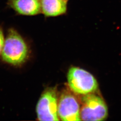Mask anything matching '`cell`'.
Here are the masks:
<instances>
[{"instance_id": "9c48e42d", "label": "cell", "mask_w": 121, "mask_h": 121, "mask_svg": "<svg viewBox=\"0 0 121 121\" xmlns=\"http://www.w3.org/2000/svg\"><path fill=\"white\" fill-rule=\"evenodd\" d=\"M64 0V1H66V2H67V1H68V0Z\"/></svg>"}, {"instance_id": "52a82bcc", "label": "cell", "mask_w": 121, "mask_h": 121, "mask_svg": "<svg viewBox=\"0 0 121 121\" xmlns=\"http://www.w3.org/2000/svg\"><path fill=\"white\" fill-rule=\"evenodd\" d=\"M41 13L46 17H54L66 13L67 5L63 0H40Z\"/></svg>"}, {"instance_id": "6da1fadb", "label": "cell", "mask_w": 121, "mask_h": 121, "mask_svg": "<svg viewBox=\"0 0 121 121\" xmlns=\"http://www.w3.org/2000/svg\"><path fill=\"white\" fill-rule=\"evenodd\" d=\"M30 55V50L25 40L16 30L9 28L1 54L2 61L20 67L28 60Z\"/></svg>"}, {"instance_id": "ba28073f", "label": "cell", "mask_w": 121, "mask_h": 121, "mask_svg": "<svg viewBox=\"0 0 121 121\" xmlns=\"http://www.w3.org/2000/svg\"><path fill=\"white\" fill-rule=\"evenodd\" d=\"M4 35L3 33V30L2 27L0 26V55L1 54V52L2 51L4 44Z\"/></svg>"}, {"instance_id": "277c9868", "label": "cell", "mask_w": 121, "mask_h": 121, "mask_svg": "<svg viewBox=\"0 0 121 121\" xmlns=\"http://www.w3.org/2000/svg\"><path fill=\"white\" fill-rule=\"evenodd\" d=\"M58 97L56 88L48 87L40 95L36 106L39 121L60 120L58 115Z\"/></svg>"}, {"instance_id": "8992f818", "label": "cell", "mask_w": 121, "mask_h": 121, "mask_svg": "<svg viewBox=\"0 0 121 121\" xmlns=\"http://www.w3.org/2000/svg\"><path fill=\"white\" fill-rule=\"evenodd\" d=\"M8 6L17 14L34 16L41 13L40 0H6Z\"/></svg>"}, {"instance_id": "3957f363", "label": "cell", "mask_w": 121, "mask_h": 121, "mask_svg": "<svg viewBox=\"0 0 121 121\" xmlns=\"http://www.w3.org/2000/svg\"><path fill=\"white\" fill-rule=\"evenodd\" d=\"M80 105L82 121H103L108 115L107 105L103 99L94 93L83 95Z\"/></svg>"}, {"instance_id": "7a4b0ae2", "label": "cell", "mask_w": 121, "mask_h": 121, "mask_svg": "<svg viewBox=\"0 0 121 121\" xmlns=\"http://www.w3.org/2000/svg\"><path fill=\"white\" fill-rule=\"evenodd\" d=\"M67 81L70 90L81 95L94 93L98 89V84L95 78L86 70L77 67L69 68Z\"/></svg>"}, {"instance_id": "5b68a950", "label": "cell", "mask_w": 121, "mask_h": 121, "mask_svg": "<svg viewBox=\"0 0 121 121\" xmlns=\"http://www.w3.org/2000/svg\"><path fill=\"white\" fill-rule=\"evenodd\" d=\"M58 115L61 121H82L80 105L78 99L70 91L64 90L58 100Z\"/></svg>"}]
</instances>
